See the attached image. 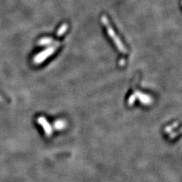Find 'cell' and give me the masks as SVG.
<instances>
[{"instance_id": "1", "label": "cell", "mask_w": 182, "mask_h": 182, "mask_svg": "<svg viewBox=\"0 0 182 182\" xmlns=\"http://www.w3.org/2000/svg\"><path fill=\"white\" fill-rule=\"evenodd\" d=\"M101 20H102V21H103V24H105V26L106 27L108 33H109V35L112 37V38L113 39V40H114V41L116 43L117 46L119 47V49L121 51H123V52H126V49H125V47H124V46L122 45V43H121V42H120V40H119V38L117 37L116 34H115L114 31H113V29H112V26H111V24H110V23L109 22V21H108L107 18H106V16H105V15L102 16Z\"/></svg>"}, {"instance_id": "2", "label": "cell", "mask_w": 182, "mask_h": 182, "mask_svg": "<svg viewBox=\"0 0 182 182\" xmlns=\"http://www.w3.org/2000/svg\"><path fill=\"white\" fill-rule=\"evenodd\" d=\"M66 29H68V24H64L62 26L60 27V29L58 31V35H60V34H62L64 32H65Z\"/></svg>"}]
</instances>
